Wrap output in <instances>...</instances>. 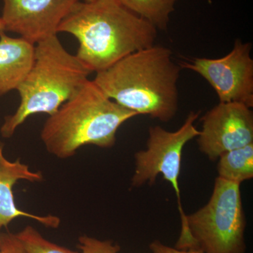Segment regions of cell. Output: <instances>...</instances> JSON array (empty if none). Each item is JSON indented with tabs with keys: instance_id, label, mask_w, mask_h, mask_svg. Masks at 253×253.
Listing matches in <instances>:
<instances>
[{
	"instance_id": "obj_1",
	"label": "cell",
	"mask_w": 253,
	"mask_h": 253,
	"mask_svg": "<svg viewBox=\"0 0 253 253\" xmlns=\"http://www.w3.org/2000/svg\"><path fill=\"white\" fill-rule=\"evenodd\" d=\"M156 28L119 0L79 1L57 29L79 42L76 56L91 73L111 67L128 55L154 45Z\"/></svg>"
},
{
	"instance_id": "obj_2",
	"label": "cell",
	"mask_w": 253,
	"mask_h": 253,
	"mask_svg": "<svg viewBox=\"0 0 253 253\" xmlns=\"http://www.w3.org/2000/svg\"><path fill=\"white\" fill-rule=\"evenodd\" d=\"M169 48L154 45L96 73L93 81L109 99L136 114L169 122L179 109L181 68Z\"/></svg>"
},
{
	"instance_id": "obj_3",
	"label": "cell",
	"mask_w": 253,
	"mask_h": 253,
	"mask_svg": "<svg viewBox=\"0 0 253 253\" xmlns=\"http://www.w3.org/2000/svg\"><path fill=\"white\" fill-rule=\"evenodd\" d=\"M138 116L87 81L46 120L41 139L48 152L60 159L72 157L85 145L111 148L120 126Z\"/></svg>"
},
{
	"instance_id": "obj_4",
	"label": "cell",
	"mask_w": 253,
	"mask_h": 253,
	"mask_svg": "<svg viewBox=\"0 0 253 253\" xmlns=\"http://www.w3.org/2000/svg\"><path fill=\"white\" fill-rule=\"evenodd\" d=\"M91 71L70 54L56 36L35 44L33 64L18 85L21 103L16 112L4 118L1 136L9 138L32 115L54 114L88 81Z\"/></svg>"
},
{
	"instance_id": "obj_5",
	"label": "cell",
	"mask_w": 253,
	"mask_h": 253,
	"mask_svg": "<svg viewBox=\"0 0 253 253\" xmlns=\"http://www.w3.org/2000/svg\"><path fill=\"white\" fill-rule=\"evenodd\" d=\"M241 184L216 178L207 204L181 218V229L189 231L204 253H245L246 214Z\"/></svg>"
},
{
	"instance_id": "obj_6",
	"label": "cell",
	"mask_w": 253,
	"mask_h": 253,
	"mask_svg": "<svg viewBox=\"0 0 253 253\" xmlns=\"http://www.w3.org/2000/svg\"><path fill=\"white\" fill-rule=\"evenodd\" d=\"M200 111H191L184 124L175 131L166 130L161 126H151L146 149L137 151L134 155L135 169L131 179L132 188L144 184L153 185L159 174L172 185L176 199L181 218L185 215L181 204L179 177L180 174L183 149L189 141L199 135L195 122Z\"/></svg>"
},
{
	"instance_id": "obj_7",
	"label": "cell",
	"mask_w": 253,
	"mask_h": 253,
	"mask_svg": "<svg viewBox=\"0 0 253 253\" xmlns=\"http://www.w3.org/2000/svg\"><path fill=\"white\" fill-rule=\"evenodd\" d=\"M252 44L236 39L229 54L219 59L194 58L181 61V69L198 73L212 86L219 102L253 107Z\"/></svg>"
},
{
	"instance_id": "obj_8",
	"label": "cell",
	"mask_w": 253,
	"mask_h": 253,
	"mask_svg": "<svg viewBox=\"0 0 253 253\" xmlns=\"http://www.w3.org/2000/svg\"><path fill=\"white\" fill-rule=\"evenodd\" d=\"M200 151L211 161L224 153L253 144V113L240 103L219 102L201 118Z\"/></svg>"
},
{
	"instance_id": "obj_9",
	"label": "cell",
	"mask_w": 253,
	"mask_h": 253,
	"mask_svg": "<svg viewBox=\"0 0 253 253\" xmlns=\"http://www.w3.org/2000/svg\"><path fill=\"white\" fill-rule=\"evenodd\" d=\"M81 0H3L5 31L36 44L57 35L58 27Z\"/></svg>"
},
{
	"instance_id": "obj_10",
	"label": "cell",
	"mask_w": 253,
	"mask_h": 253,
	"mask_svg": "<svg viewBox=\"0 0 253 253\" xmlns=\"http://www.w3.org/2000/svg\"><path fill=\"white\" fill-rule=\"evenodd\" d=\"M4 144L0 141V234L3 227H6L11 221L17 217L31 218L46 227H59L61 220L54 215H36L25 212L16 207L13 187L17 181L26 180L40 182L43 180L41 172L32 171L27 165L20 159L11 162L3 154Z\"/></svg>"
},
{
	"instance_id": "obj_11",
	"label": "cell",
	"mask_w": 253,
	"mask_h": 253,
	"mask_svg": "<svg viewBox=\"0 0 253 253\" xmlns=\"http://www.w3.org/2000/svg\"><path fill=\"white\" fill-rule=\"evenodd\" d=\"M35 44L0 35V96L17 89L33 64Z\"/></svg>"
},
{
	"instance_id": "obj_12",
	"label": "cell",
	"mask_w": 253,
	"mask_h": 253,
	"mask_svg": "<svg viewBox=\"0 0 253 253\" xmlns=\"http://www.w3.org/2000/svg\"><path fill=\"white\" fill-rule=\"evenodd\" d=\"M217 177L241 184L253 177V144L231 150L219 156Z\"/></svg>"
},
{
	"instance_id": "obj_13",
	"label": "cell",
	"mask_w": 253,
	"mask_h": 253,
	"mask_svg": "<svg viewBox=\"0 0 253 253\" xmlns=\"http://www.w3.org/2000/svg\"><path fill=\"white\" fill-rule=\"evenodd\" d=\"M179 0H119L134 14L161 31L168 29L169 17Z\"/></svg>"
},
{
	"instance_id": "obj_14",
	"label": "cell",
	"mask_w": 253,
	"mask_h": 253,
	"mask_svg": "<svg viewBox=\"0 0 253 253\" xmlns=\"http://www.w3.org/2000/svg\"><path fill=\"white\" fill-rule=\"evenodd\" d=\"M26 253H79L50 242L31 226L16 234Z\"/></svg>"
},
{
	"instance_id": "obj_15",
	"label": "cell",
	"mask_w": 253,
	"mask_h": 253,
	"mask_svg": "<svg viewBox=\"0 0 253 253\" xmlns=\"http://www.w3.org/2000/svg\"><path fill=\"white\" fill-rule=\"evenodd\" d=\"M78 241L81 253H118L121 250L119 246L113 245L111 241H101L88 236H81Z\"/></svg>"
},
{
	"instance_id": "obj_16",
	"label": "cell",
	"mask_w": 253,
	"mask_h": 253,
	"mask_svg": "<svg viewBox=\"0 0 253 253\" xmlns=\"http://www.w3.org/2000/svg\"><path fill=\"white\" fill-rule=\"evenodd\" d=\"M0 251L2 253H26L16 234H0Z\"/></svg>"
},
{
	"instance_id": "obj_17",
	"label": "cell",
	"mask_w": 253,
	"mask_h": 253,
	"mask_svg": "<svg viewBox=\"0 0 253 253\" xmlns=\"http://www.w3.org/2000/svg\"><path fill=\"white\" fill-rule=\"evenodd\" d=\"M152 253H204L200 249L179 250L163 244L159 241H154L149 245Z\"/></svg>"
},
{
	"instance_id": "obj_18",
	"label": "cell",
	"mask_w": 253,
	"mask_h": 253,
	"mask_svg": "<svg viewBox=\"0 0 253 253\" xmlns=\"http://www.w3.org/2000/svg\"><path fill=\"white\" fill-rule=\"evenodd\" d=\"M5 32L4 24H3L2 21L0 18V35L2 34Z\"/></svg>"
},
{
	"instance_id": "obj_19",
	"label": "cell",
	"mask_w": 253,
	"mask_h": 253,
	"mask_svg": "<svg viewBox=\"0 0 253 253\" xmlns=\"http://www.w3.org/2000/svg\"><path fill=\"white\" fill-rule=\"evenodd\" d=\"M84 1H86V2H91V1H96V0H83Z\"/></svg>"
},
{
	"instance_id": "obj_20",
	"label": "cell",
	"mask_w": 253,
	"mask_h": 253,
	"mask_svg": "<svg viewBox=\"0 0 253 253\" xmlns=\"http://www.w3.org/2000/svg\"><path fill=\"white\" fill-rule=\"evenodd\" d=\"M0 253H1V251H0Z\"/></svg>"
}]
</instances>
